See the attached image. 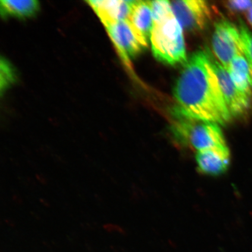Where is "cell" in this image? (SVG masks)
Wrapping results in <instances>:
<instances>
[{"label":"cell","instance_id":"e0dca14e","mask_svg":"<svg viewBox=\"0 0 252 252\" xmlns=\"http://www.w3.org/2000/svg\"><path fill=\"white\" fill-rule=\"evenodd\" d=\"M247 17L249 23H250L252 27V8L247 12Z\"/></svg>","mask_w":252,"mask_h":252},{"label":"cell","instance_id":"52a82bcc","mask_svg":"<svg viewBox=\"0 0 252 252\" xmlns=\"http://www.w3.org/2000/svg\"><path fill=\"white\" fill-rule=\"evenodd\" d=\"M209 53L212 67L219 81L223 97L232 118L242 117L250 109L251 99L238 90L227 70Z\"/></svg>","mask_w":252,"mask_h":252},{"label":"cell","instance_id":"4fadbf2b","mask_svg":"<svg viewBox=\"0 0 252 252\" xmlns=\"http://www.w3.org/2000/svg\"><path fill=\"white\" fill-rule=\"evenodd\" d=\"M244 55L250 64L252 75V32L241 22L239 27Z\"/></svg>","mask_w":252,"mask_h":252},{"label":"cell","instance_id":"3957f363","mask_svg":"<svg viewBox=\"0 0 252 252\" xmlns=\"http://www.w3.org/2000/svg\"><path fill=\"white\" fill-rule=\"evenodd\" d=\"M171 127L173 139L179 146L201 151L226 145L220 125L214 123L176 118Z\"/></svg>","mask_w":252,"mask_h":252},{"label":"cell","instance_id":"7a4b0ae2","mask_svg":"<svg viewBox=\"0 0 252 252\" xmlns=\"http://www.w3.org/2000/svg\"><path fill=\"white\" fill-rule=\"evenodd\" d=\"M150 42L158 61L171 65L187 62L183 28L174 14L153 23Z\"/></svg>","mask_w":252,"mask_h":252},{"label":"cell","instance_id":"277c9868","mask_svg":"<svg viewBox=\"0 0 252 252\" xmlns=\"http://www.w3.org/2000/svg\"><path fill=\"white\" fill-rule=\"evenodd\" d=\"M105 27L123 62L131 70L132 60L148 46L135 32L128 20L107 24Z\"/></svg>","mask_w":252,"mask_h":252},{"label":"cell","instance_id":"7c38bea8","mask_svg":"<svg viewBox=\"0 0 252 252\" xmlns=\"http://www.w3.org/2000/svg\"><path fill=\"white\" fill-rule=\"evenodd\" d=\"M0 4L2 15L19 18L32 16L39 7V2L36 0H1Z\"/></svg>","mask_w":252,"mask_h":252},{"label":"cell","instance_id":"9a60e30c","mask_svg":"<svg viewBox=\"0 0 252 252\" xmlns=\"http://www.w3.org/2000/svg\"><path fill=\"white\" fill-rule=\"evenodd\" d=\"M14 80V71L7 61H1V89H5Z\"/></svg>","mask_w":252,"mask_h":252},{"label":"cell","instance_id":"30bf717a","mask_svg":"<svg viewBox=\"0 0 252 252\" xmlns=\"http://www.w3.org/2000/svg\"><path fill=\"white\" fill-rule=\"evenodd\" d=\"M128 21L135 32L148 46L153 27L151 1H135Z\"/></svg>","mask_w":252,"mask_h":252},{"label":"cell","instance_id":"9c48e42d","mask_svg":"<svg viewBox=\"0 0 252 252\" xmlns=\"http://www.w3.org/2000/svg\"><path fill=\"white\" fill-rule=\"evenodd\" d=\"M104 25L128 20L135 1L93 0L87 1Z\"/></svg>","mask_w":252,"mask_h":252},{"label":"cell","instance_id":"8fae6325","mask_svg":"<svg viewBox=\"0 0 252 252\" xmlns=\"http://www.w3.org/2000/svg\"><path fill=\"white\" fill-rule=\"evenodd\" d=\"M238 90L251 99L252 75L250 64L244 55L236 56L226 68Z\"/></svg>","mask_w":252,"mask_h":252},{"label":"cell","instance_id":"6da1fadb","mask_svg":"<svg viewBox=\"0 0 252 252\" xmlns=\"http://www.w3.org/2000/svg\"><path fill=\"white\" fill-rule=\"evenodd\" d=\"M174 115L225 125L232 116L226 105L209 53L198 51L185 63L175 84Z\"/></svg>","mask_w":252,"mask_h":252},{"label":"cell","instance_id":"5b68a950","mask_svg":"<svg viewBox=\"0 0 252 252\" xmlns=\"http://www.w3.org/2000/svg\"><path fill=\"white\" fill-rule=\"evenodd\" d=\"M212 46L217 58L225 69L236 56L244 55L239 28L228 21L220 20L216 23Z\"/></svg>","mask_w":252,"mask_h":252},{"label":"cell","instance_id":"5bb4252c","mask_svg":"<svg viewBox=\"0 0 252 252\" xmlns=\"http://www.w3.org/2000/svg\"><path fill=\"white\" fill-rule=\"evenodd\" d=\"M153 23L158 21L173 14L171 2L166 0L151 1Z\"/></svg>","mask_w":252,"mask_h":252},{"label":"cell","instance_id":"2e32d148","mask_svg":"<svg viewBox=\"0 0 252 252\" xmlns=\"http://www.w3.org/2000/svg\"><path fill=\"white\" fill-rule=\"evenodd\" d=\"M226 5L233 11L248 12L252 8V1L251 0H232L226 2Z\"/></svg>","mask_w":252,"mask_h":252},{"label":"cell","instance_id":"8992f818","mask_svg":"<svg viewBox=\"0 0 252 252\" xmlns=\"http://www.w3.org/2000/svg\"><path fill=\"white\" fill-rule=\"evenodd\" d=\"M171 5L175 17L188 31L203 30L212 17L210 5L202 0H178L171 2Z\"/></svg>","mask_w":252,"mask_h":252},{"label":"cell","instance_id":"ba28073f","mask_svg":"<svg viewBox=\"0 0 252 252\" xmlns=\"http://www.w3.org/2000/svg\"><path fill=\"white\" fill-rule=\"evenodd\" d=\"M195 159L197 171L201 174L219 176L227 171L231 154L227 145L197 151Z\"/></svg>","mask_w":252,"mask_h":252}]
</instances>
